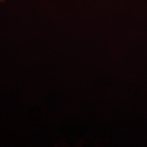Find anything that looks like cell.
Wrapping results in <instances>:
<instances>
[{
  "mask_svg": "<svg viewBox=\"0 0 147 147\" xmlns=\"http://www.w3.org/2000/svg\"><path fill=\"white\" fill-rule=\"evenodd\" d=\"M4 1H5V0H0V2H3Z\"/></svg>",
  "mask_w": 147,
  "mask_h": 147,
  "instance_id": "cell-1",
  "label": "cell"
}]
</instances>
